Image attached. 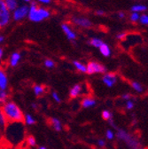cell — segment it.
<instances>
[{
  "instance_id": "obj_1",
  "label": "cell",
  "mask_w": 148,
  "mask_h": 149,
  "mask_svg": "<svg viewBox=\"0 0 148 149\" xmlns=\"http://www.w3.org/2000/svg\"><path fill=\"white\" fill-rule=\"evenodd\" d=\"M26 130L24 123H7L4 139L13 147H17L23 143Z\"/></svg>"
},
{
  "instance_id": "obj_2",
  "label": "cell",
  "mask_w": 148,
  "mask_h": 149,
  "mask_svg": "<svg viewBox=\"0 0 148 149\" xmlns=\"http://www.w3.org/2000/svg\"><path fill=\"white\" fill-rule=\"evenodd\" d=\"M1 107L7 123H24L25 117L21 108L13 101L6 102Z\"/></svg>"
},
{
  "instance_id": "obj_3",
  "label": "cell",
  "mask_w": 148,
  "mask_h": 149,
  "mask_svg": "<svg viewBox=\"0 0 148 149\" xmlns=\"http://www.w3.org/2000/svg\"><path fill=\"white\" fill-rule=\"evenodd\" d=\"M28 19L34 22H40L45 19H48L51 15V13L44 8H39L35 2L31 1V5L29 6L28 12Z\"/></svg>"
},
{
  "instance_id": "obj_4",
  "label": "cell",
  "mask_w": 148,
  "mask_h": 149,
  "mask_svg": "<svg viewBox=\"0 0 148 149\" xmlns=\"http://www.w3.org/2000/svg\"><path fill=\"white\" fill-rule=\"evenodd\" d=\"M116 136L119 139L123 140L129 147L131 149H138L139 144L129 134H128L125 130H117V133Z\"/></svg>"
},
{
  "instance_id": "obj_5",
  "label": "cell",
  "mask_w": 148,
  "mask_h": 149,
  "mask_svg": "<svg viewBox=\"0 0 148 149\" xmlns=\"http://www.w3.org/2000/svg\"><path fill=\"white\" fill-rule=\"evenodd\" d=\"M10 19L11 14L9 10L3 0H0V28L6 26L10 22Z\"/></svg>"
},
{
  "instance_id": "obj_6",
  "label": "cell",
  "mask_w": 148,
  "mask_h": 149,
  "mask_svg": "<svg viewBox=\"0 0 148 149\" xmlns=\"http://www.w3.org/2000/svg\"><path fill=\"white\" fill-rule=\"evenodd\" d=\"M87 74H97V73H105L106 72V67L102 64H99L96 61H90L88 63L87 67Z\"/></svg>"
},
{
  "instance_id": "obj_7",
  "label": "cell",
  "mask_w": 148,
  "mask_h": 149,
  "mask_svg": "<svg viewBox=\"0 0 148 149\" xmlns=\"http://www.w3.org/2000/svg\"><path fill=\"white\" fill-rule=\"evenodd\" d=\"M28 12H29V6H19L15 11H13V20L16 22L22 20V19H24L28 14Z\"/></svg>"
},
{
  "instance_id": "obj_8",
  "label": "cell",
  "mask_w": 148,
  "mask_h": 149,
  "mask_svg": "<svg viewBox=\"0 0 148 149\" xmlns=\"http://www.w3.org/2000/svg\"><path fill=\"white\" fill-rule=\"evenodd\" d=\"M72 22L73 23H75L76 26L82 27V28H90L91 27L92 23L87 18L84 17H78V16H75L72 18Z\"/></svg>"
},
{
  "instance_id": "obj_9",
  "label": "cell",
  "mask_w": 148,
  "mask_h": 149,
  "mask_svg": "<svg viewBox=\"0 0 148 149\" xmlns=\"http://www.w3.org/2000/svg\"><path fill=\"white\" fill-rule=\"evenodd\" d=\"M105 84L108 87H112L116 83V76L114 73H108L106 74L102 78Z\"/></svg>"
},
{
  "instance_id": "obj_10",
  "label": "cell",
  "mask_w": 148,
  "mask_h": 149,
  "mask_svg": "<svg viewBox=\"0 0 148 149\" xmlns=\"http://www.w3.org/2000/svg\"><path fill=\"white\" fill-rule=\"evenodd\" d=\"M82 92H83V85L81 84H77L74 87L71 88V90L69 91V98L70 99H76L81 94Z\"/></svg>"
},
{
  "instance_id": "obj_11",
  "label": "cell",
  "mask_w": 148,
  "mask_h": 149,
  "mask_svg": "<svg viewBox=\"0 0 148 149\" xmlns=\"http://www.w3.org/2000/svg\"><path fill=\"white\" fill-rule=\"evenodd\" d=\"M61 29H62L63 32L66 34L67 37L69 40H71V41L76 40V32L73 31L67 24H62L61 25Z\"/></svg>"
},
{
  "instance_id": "obj_12",
  "label": "cell",
  "mask_w": 148,
  "mask_h": 149,
  "mask_svg": "<svg viewBox=\"0 0 148 149\" xmlns=\"http://www.w3.org/2000/svg\"><path fill=\"white\" fill-rule=\"evenodd\" d=\"M6 124H7V122L5 118V116L1 110V107H0V139H2L4 138Z\"/></svg>"
},
{
  "instance_id": "obj_13",
  "label": "cell",
  "mask_w": 148,
  "mask_h": 149,
  "mask_svg": "<svg viewBox=\"0 0 148 149\" xmlns=\"http://www.w3.org/2000/svg\"><path fill=\"white\" fill-rule=\"evenodd\" d=\"M7 77L5 71L0 68V90H6L7 88Z\"/></svg>"
},
{
  "instance_id": "obj_14",
  "label": "cell",
  "mask_w": 148,
  "mask_h": 149,
  "mask_svg": "<svg viewBox=\"0 0 148 149\" xmlns=\"http://www.w3.org/2000/svg\"><path fill=\"white\" fill-rule=\"evenodd\" d=\"M96 100L93 98H90V97H86L84 98L82 101H81V106L84 108H88L90 107H93L96 105Z\"/></svg>"
},
{
  "instance_id": "obj_15",
  "label": "cell",
  "mask_w": 148,
  "mask_h": 149,
  "mask_svg": "<svg viewBox=\"0 0 148 149\" xmlns=\"http://www.w3.org/2000/svg\"><path fill=\"white\" fill-rule=\"evenodd\" d=\"M5 4L9 12H13L19 7V3L17 0H5Z\"/></svg>"
},
{
  "instance_id": "obj_16",
  "label": "cell",
  "mask_w": 148,
  "mask_h": 149,
  "mask_svg": "<svg viewBox=\"0 0 148 149\" xmlns=\"http://www.w3.org/2000/svg\"><path fill=\"white\" fill-rule=\"evenodd\" d=\"M48 123H49V125L51 126L55 130H57V132H60V130H61V123L58 119L50 118Z\"/></svg>"
},
{
  "instance_id": "obj_17",
  "label": "cell",
  "mask_w": 148,
  "mask_h": 149,
  "mask_svg": "<svg viewBox=\"0 0 148 149\" xmlns=\"http://www.w3.org/2000/svg\"><path fill=\"white\" fill-rule=\"evenodd\" d=\"M33 88H34V92H35V96L38 97V98L43 96L44 93L46 92L44 85H38V84H35V85H34Z\"/></svg>"
},
{
  "instance_id": "obj_18",
  "label": "cell",
  "mask_w": 148,
  "mask_h": 149,
  "mask_svg": "<svg viewBox=\"0 0 148 149\" xmlns=\"http://www.w3.org/2000/svg\"><path fill=\"white\" fill-rule=\"evenodd\" d=\"M20 60H21V54L19 52H13L11 56V59H10V65L12 67L17 66Z\"/></svg>"
},
{
  "instance_id": "obj_19",
  "label": "cell",
  "mask_w": 148,
  "mask_h": 149,
  "mask_svg": "<svg viewBox=\"0 0 148 149\" xmlns=\"http://www.w3.org/2000/svg\"><path fill=\"white\" fill-rule=\"evenodd\" d=\"M99 51L102 53V55H104L105 57H109L111 54V50L109 48V46L106 44H102V45L99 47Z\"/></svg>"
},
{
  "instance_id": "obj_20",
  "label": "cell",
  "mask_w": 148,
  "mask_h": 149,
  "mask_svg": "<svg viewBox=\"0 0 148 149\" xmlns=\"http://www.w3.org/2000/svg\"><path fill=\"white\" fill-rule=\"evenodd\" d=\"M73 64H74V66L76 67V68L78 71H80V72H82V73H86V72H87L86 66H84L83 63L75 61H73Z\"/></svg>"
},
{
  "instance_id": "obj_21",
  "label": "cell",
  "mask_w": 148,
  "mask_h": 149,
  "mask_svg": "<svg viewBox=\"0 0 148 149\" xmlns=\"http://www.w3.org/2000/svg\"><path fill=\"white\" fill-rule=\"evenodd\" d=\"M0 149H16V147H13L11 146L4 138L0 139Z\"/></svg>"
},
{
  "instance_id": "obj_22",
  "label": "cell",
  "mask_w": 148,
  "mask_h": 149,
  "mask_svg": "<svg viewBox=\"0 0 148 149\" xmlns=\"http://www.w3.org/2000/svg\"><path fill=\"white\" fill-rule=\"evenodd\" d=\"M8 100V93L5 90H0V104L4 105Z\"/></svg>"
},
{
  "instance_id": "obj_23",
  "label": "cell",
  "mask_w": 148,
  "mask_h": 149,
  "mask_svg": "<svg viewBox=\"0 0 148 149\" xmlns=\"http://www.w3.org/2000/svg\"><path fill=\"white\" fill-rule=\"evenodd\" d=\"M90 44L92 46L99 48V47L102 45L103 41L100 40V39H99V38H91V39L90 40Z\"/></svg>"
},
{
  "instance_id": "obj_24",
  "label": "cell",
  "mask_w": 148,
  "mask_h": 149,
  "mask_svg": "<svg viewBox=\"0 0 148 149\" xmlns=\"http://www.w3.org/2000/svg\"><path fill=\"white\" fill-rule=\"evenodd\" d=\"M26 143L28 146H35V137L32 136V135H28L27 138H26Z\"/></svg>"
},
{
  "instance_id": "obj_25",
  "label": "cell",
  "mask_w": 148,
  "mask_h": 149,
  "mask_svg": "<svg viewBox=\"0 0 148 149\" xmlns=\"http://www.w3.org/2000/svg\"><path fill=\"white\" fill-rule=\"evenodd\" d=\"M133 13H138V12H143L146 10V6H142V5H136L133 6L131 8Z\"/></svg>"
},
{
  "instance_id": "obj_26",
  "label": "cell",
  "mask_w": 148,
  "mask_h": 149,
  "mask_svg": "<svg viewBox=\"0 0 148 149\" xmlns=\"http://www.w3.org/2000/svg\"><path fill=\"white\" fill-rule=\"evenodd\" d=\"M131 85H132L133 89H134L136 91H138V92H142V91H143V87H142V85H141L140 84H138V83H137V82H133V83L131 84Z\"/></svg>"
},
{
  "instance_id": "obj_27",
  "label": "cell",
  "mask_w": 148,
  "mask_h": 149,
  "mask_svg": "<svg viewBox=\"0 0 148 149\" xmlns=\"http://www.w3.org/2000/svg\"><path fill=\"white\" fill-rule=\"evenodd\" d=\"M102 118L106 121H108L109 119L112 118V114H111L110 112L107 110H104L102 112Z\"/></svg>"
},
{
  "instance_id": "obj_28",
  "label": "cell",
  "mask_w": 148,
  "mask_h": 149,
  "mask_svg": "<svg viewBox=\"0 0 148 149\" xmlns=\"http://www.w3.org/2000/svg\"><path fill=\"white\" fill-rule=\"evenodd\" d=\"M25 121H26V123H27L28 125H33V124L35 123V119H34L30 115H27V116H25Z\"/></svg>"
},
{
  "instance_id": "obj_29",
  "label": "cell",
  "mask_w": 148,
  "mask_h": 149,
  "mask_svg": "<svg viewBox=\"0 0 148 149\" xmlns=\"http://www.w3.org/2000/svg\"><path fill=\"white\" fill-rule=\"evenodd\" d=\"M44 66H45L46 68H53V67L55 66V63H54V61H51V60H45V61H44Z\"/></svg>"
},
{
  "instance_id": "obj_30",
  "label": "cell",
  "mask_w": 148,
  "mask_h": 149,
  "mask_svg": "<svg viewBox=\"0 0 148 149\" xmlns=\"http://www.w3.org/2000/svg\"><path fill=\"white\" fill-rule=\"evenodd\" d=\"M139 19L142 24L148 25V15H142L141 17H139Z\"/></svg>"
},
{
  "instance_id": "obj_31",
  "label": "cell",
  "mask_w": 148,
  "mask_h": 149,
  "mask_svg": "<svg viewBox=\"0 0 148 149\" xmlns=\"http://www.w3.org/2000/svg\"><path fill=\"white\" fill-rule=\"evenodd\" d=\"M131 20L132 22H138V20H139V15L138 13H133L131 15Z\"/></svg>"
},
{
  "instance_id": "obj_32",
  "label": "cell",
  "mask_w": 148,
  "mask_h": 149,
  "mask_svg": "<svg viewBox=\"0 0 148 149\" xmlns=\"http://www.w3.org/2000/svg\"><path fill=\"white\" fill-rule=\"evenodd\" d=\"M106 138L108 139H114V137H115V134L112 132H111V130H106Z\"/></svg>"
},
{
  "instance_id": "obj_33",
  "label": "cell",
  "mask_w": 148,
  "mask_h": 149,
  "mask_svg": "<svg viewBox=\"0 0 148 149\" xmlns=\"http://www.w3.org/2000/svg\"><path fill=\"white\" fill-rule=\"evenodd\" d=\"M52 98L55 100V101L58 102V103H60V98L59 97V95L57 94V92H52Z\"/></svg>"
},
{
  "instance_id": "obj_34",
  "label": "cell",
  "mask_w": 148,
  "mask_h": 149,
  "mask_svg": "<svg viewBox=\"0 0 148 149\" xmlns=\"http://www.w3.org/2000/svg\"><path fill=\"white\" fill-rule=\"evenodd\" d=\"M133 107H134V103H133L131 100H128V101H127V103H126V107H127L128 109H132Z\"/></svg>"
},
{
  "instance_id": "obj_35",
  "label": "cell",
  "mask_w": 148,
  "mask_h": 149,
  "mask_svg": "<svg viewBox=\"0 0 148 149\" xmlns=\"http://www.w3.org/2000/svg\"><path fill=\"white\" fill-rule=\"evenodd\" d=\"M98 144H99V146L100 147H105V146H106V142H105L103 139H99V140L98 141Z\"/></svg>"
},
{
  "instance_id": "obj_36",
  "label": "cell",
  "mask_w": 148,
  "mask_h": 149,
  "mask_svg": "<svg viewBox=\"0 0 148 149\" xmlns=\"http://www.w3.org/2000/svg\"><path fill=\"white\" fill-rule=\"evenodd\" d=\"M122 98L123 100H131V94H124V95H122Z\"/></svg>"
},
{
  "instance_id": "obj_37",
  "label": "cell",
  "mask_w": 148,
  "mask_h": 149,
  "mask_svg": "<svg viewBox=\"0 0 148 149\" xmlns=\"http://www.w3.org/2000/svg\"><path fill=\"white\" fill-rule=\"evenodd\" d=\"M38 1H39L42 4H45V5H48L51 3V0H38Z\"/></svg>"
},
{
  "instance_id": "obj_38",
  "label": "cell",
  "mask_w": 148,
  "mask_h": 149,
  "mask_svg": "<svg viewBox=\"0 0 148 149\" xmlns=\"http://www.w3.org/2000/svg\"><path fill=\"white\" fill-rule=\"evenodd\" d=\"M104 13H105V12L103 10H98V11H96V14H98V15H103Z\"/></svg>"
},
{
  "instance_id": "obj_39",
  "label": "cell",
  "mask_w": 148,
  "mask_h": 149,
  "mask_svg": "<svg viewBox=\"0 0 148 149\" xmlns=\"http://www.w3.org/2000/svg\"><path fill=\"white\" fill-rule=\"evenodd\" d=\"M125 36V34H118L117 36H116V37L118 39H122V38H123V36Z\"/></svg>"
},
{
  "instance_id": "obj_40",
  "label": "cell",
  "mask_w": 148,
  "mask_h": 149,
  "mask_svg": "<svg viewBox=\"0 0 148 149\" xmlns=\"http://www.w3.org/2000/svg\"><path fill=\"white\" fill-rule=\"evenodd\" d=\"M16 149H26V148L24 147V146H23V143H22V144H21L20 146H18L16 147Z\"/></svg>"
},
{
  "instance_id": "obj_41",
  "label": "cell",
  "mask_w": 148,
  "mask_h": 149,
  "mask_svg": "<svg viewBox=\"0 0 148 149\" xmlns=\"http://www.w3.org/2000/svg\"><path fill=\"white\" fill-rule=\"evenodd\" d=\"M3 53H4V51H3V49H2V48H0V59L2 58Z\"/></svg>"
},
{
  "instance_id": "obj_42",
  "label": "cell",
  "mask_w": 148,
  "mask_h": 149,
  "mask_svg": "<svg viewBox=\"0 0 148 149\" xmlns=\"http://www.w3.org/2000/svg\"><path fill=\"white\" fill-rule=\"evenodd\" d=\"M124 17V13H119V18H123Z\"/></svg>"
},
{
  "instance_id": "obj_43",
  "label": "cell",
  "mask_w": 148,
  "mask_h": 149,
  "mask_svg": "<svg viewBox=\"0 0 148 149\" xmlns=\"http://www.w3.org/2000/svg\"><path fill=\"white\" fill-rule=\"evenodd\" d=\"M4 36H0V43H1V42H3L4 41Z\"/></svg>"
},
{
  "instance_id": "obj_44",
  "label": "cell",
  "mask_w": 148,
  "mask_h": 149,
  "mask_svg": "<svg viewBox=\"0 0 148 149\" xmlns=\"http://www.w3.org/2000/svg\"><path fill=\"white\" fill-rule=\"evenodd\" d=\"M32 107H33V108H34V109H35V108H36V107H38V106H36L35 103H33V104H32Z\"/></svg>"
},
{
  "instance_id": "obj_45",
  "label": "cell",
  "mask_w": 148,
  "mask_h": 149,
  "mask_svg": "<svg viewBox=\"0 0 148 149\" xmlns=\"http://www.w3.org/2000/svg\"><path fill=\"white\" fill-rule=\"evenodd\" d=\"M23 1H25V2H31V0H23Z\"/></svg>"
},
{
  "instance_id": "obj_46",
  "label": "cell",
  "mask_w": 148,
  "mask_h": 149,
  "mask_svg": "<svg viewBox=\"0 0 148 149\" xmlns=\"http://www.w3.org/2000/svg\"><path fill=\"white\" fill-rule=\"evenodd\" d=\"M39 149H46V148H45V147H40Z\"/></svg>"
}]
</instances>
